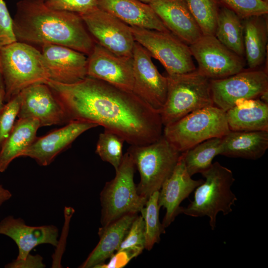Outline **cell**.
Returning a JSON list of instances; mask_svg holds the SVG:
<instances>
[{"instance_id":"e0dca14e","label":"cell","mask_w":268,"mask_h":268,"mask_svg":"<svg viewBox=\"0 0 268 268\" xmlns=\"http://www.w3.org/2000/svg\"><path fill=\"white\" fill-rule=\"evenodd\" d=\"M97 126L87 122L71 121L62 128L44 136L37 137L21 156L31 158L41 166H48L79 135Z\"/></svg>"},{"instance_id":"ee69618b","label":"cell","mask_w":268,"mask_h":268,"mask_svg":"<svg viewBox=\"0 0 268 268\" xmlns=\"http://www.w3.org/2000/svg\"></svg>"},{"instance_id":"7a4b0ae2","label":"cell","mask_w":268,"mask_h":268,"mask_svg":"<svg viewBox=\"0 0 268 268\" xmlns=\"http://www.w3.org/2000/svg\"><path fill=\"white\" fill-rule=\"evenodd\" d=\"M17 41L66 46L89 55L95 42L80 15L48 7L45 0H20L12 19Z\"/></svg>"},{"instance_id":"ba28073f","label":"cell","mask_w":268,"mask_h":268,"mask_svg":"<svg viewBox=\"0 0 268 268\" xmlns=\"http://www.w3.org/2000/svg\"><path fill=\"white\" fill-rule=\"evenodd\" d=\"M135 166L128 151L124 154L114 179L100 193L101 222L105 226L122 216L140 212L147 199L139 195L134 180Z\"/></svg>"},{"instance_id":"836d02e7","label":"cell","mask_w":268,"mask_h":268,"mask_svg":"<svg viewBox=\"0 0 268 268\" xmlns=\"http://www.w3.org/2000/svg\"><path fill=\"white\" fill-rule=\"evenodd\" d=\"M21 102L20 93L4 105L0 113V149L11 132L18 117Z\"/></svg>"},{"instance_id":"cb8c5ba5","label":"cell","mask_w":268,"mask_h":268,"mask_svg":"<svg viewBox=\"0 0 268 268\" xmlns=\"http://www.w3.org/2000/svg\"><path fill=\"white\" fill-rule=\"evenodd\" d=\"M226 116L231 131H268V104L259 98L238 101Z\"/></svg>"},{"instance_id":"30bf717a","label":"cell","mask_w":268,"mask_h":268,"mask_svg":"<svg viewBox=\"0 0 268 268\" xmlns=\"http://www.w3.org/2000/svg\"><path fill=\"white\" fill-rule=\"evenodd\" d=\"M197 70L210 80L224 78L244 70V58L222 44L213 35H202L189 45Z\"/></svg>"},{"instance_id":"5bb4252c","label":"cell","mask_w":268,"mask_h":268,"mask_svg":"<svg viewBox=\"0 0 268 268\" xmlns=\"http://www.w3.org/2000/svg\"><path fill=\"white\" fill-rule=\"evenodd\" d=\"M20 95L18 118L36 119L40 127L66 125L70 121L64 105L47 84L30 86Z\"/></svg>"},{"instance_id":"277c9868","label":"cell","mask_w":268,"mask_h":268,"mask_svg":"<svg viewBox=\"0 0 268 268\" xmlns=\"http://www.w3.org/2000/svg\"><path fill=\"white\" fill-rule=\"evenodd\" d=\"M201 174L205 180L196 188L194 200L187 207H182L181 213L195 217L207 216L214 230L218 213L229 214L237 200L231 190L235 179L232 171L218 162Z\"/></svg>"},{"instance_id":"9c48e42d","label":"cell","mask_w":268,"mask_h":268,"mask_svg":"<svg viewBox=\"0 0 268 268\" xmlns=\"http://www.w3.org/2000/svg\"><path fill=\"white\" fill-rule=\"evenodd\" d=\"M130 27L135 41L161 63L167 75L182 74L197 69L189 45L170 31Z\"/></svg>"},{"instance_id":"d6a6232c","label":"cell","mask_w":268,"mask_h":268,"mask_svg":"<svg viewBox=\"0 0 268 268\" xmlns=\"http://www.w3.org/2000/svg\"><path fill=\"white\" fill-rule=\"evenodd\" d=\"M241 19L268 13V3L262 0H218Z\"/></svg>"},{"instance_id":"b9f144b4","label":"cell","mask_w":268,"mask_h":268,"mask_svg":"<svg viewBox=\"0 0 268 268\" xmlns=\"http://www.w3.org/2000/svg\"><path fill=\"white\" fill-rule=\"evenodd\" d=\"M141 1H142L144 3L149 4L151 2H152L154 0H139Z\"/></svg>"},{"instance_id":"4fadbf2b","label":"cell","mask_w":268,"mask_h":268,"mask_svg":"<svg viewBox=\"0 0 268 268\" xmlns=\"http://www.w3.org/2000/svg\"><path fill=\"white\" fill-rule=\"evenodd\" d=\"M149 53L135 42L133 52L132 92L159 113L166 99L167 78L153 64Z\"/></svg>"},{"instance_id":"6da1fadb","label":"cell","mask_w":268,"mask_h":268,"mask_svg":"<svg viewBox=\"0 0 268 268\" xmlns=\"http://www.w3.org/2000/svg\"><path fill=\"white\" fill-rule=\"evenodd\" d=\"M70 121L101 126L131 145L152 143L163 135L159 113L132 91L87 76L72 84L47 82Z\"/></svg>"},{"instance_id":"e575fe53","label":"cell","mask_w":268,"mask_h":268,"mask_svg":"<svg viewBox=\"0 0 268 268\" xmlns=\"http://www.w3.org/2000/svg\"><path fill=\"white\" fill-rule=\"evenodd\" d=\"M49 7L82 14L97 7V0H45Z\"/></svg>"},{"instance_id":"9a60e30c","label":"cell","mask_w":268,"mask_h":268,"mask_svg":"<svg viewBox=\"0 0 268 268\" xmlns=\"http://www.w3.org/2000/svg\"><path fill=\"white\" fill-rule=\"evenodd\" d=\"M87 58V76L132 91L133 57L116 55L95 42Z\"/></svg>"},{"instance_id":"7402d4cb","label":"cell","mask_w":268,"mask_h":268,"mask_svg":"<svg viewBox=\"0 0 268 268\" xmlns=\"http://www.w3.org/2000/svg\"><path fill=\"white\" fill-rule=\"evenodd\" d=\"M137 215V213L128 214L100 227L99 242L79 268H97L104 264L116 252Z\"/></svg>"},{"instance_id":"ac0fdd59","label":"cell","mask_w":268,"mask_h":268,"mask_svg":"<svg viewBox=\"0 0 268 268\" xmlns=\"http://www.w3.org/2000/svg\"><path fill=\"white\" fill-rule=\"evenodd\" d=\"M203 180H194L187 171L184 154L182 152L169 177L164 181L159 191L158 202L166 209L162 225L168 227L181 213L180 204L187 198Z\"/></svg>"},{"instance_id":"603a6c76","label":"cell","mask_w":268,"mask_h":268,"mask_svg":"<svg viewBox=\"0 0 268 268\" xmlns=\"http://www.w3.org/2000/svg\"><path fill=\"white\" fill-rule=\"evenodd\" d=\"M268 148V131H231L222 137L220 155L257 160Z\"/></svg>"},{"instance_id":"d4e9b609","label":"cell","mask_w":268,"mask_h":268,"mask_svg":"<svg viewBox=\"0 0 268 268\" xmlns=\"http://www.w3.org/2000/svg\"><path fill=\"white\" fill-rule=\"evenodd\" d=\"M245 57L249 68L257 69L266 58L268 49V14L242 19Z\"/></svg>"},{"instance_id":"ffe728a7","label":"cell","mask_w":268,"mask_h":268,"mask_svg":"<svg viewBox=\"0 0 268 268\" xmlns=\"http://www.w3.org/2000/svg\"><path fill=\"white\" fill-rule=\"evenodd\" d=\"M149 4L168 30L188 45L203 35L186 0H154Z\"/></svg>"},{"instance_id":"4316f807","label":"cell","mask_w":268,"mask_h":268,"mask_svg":"<svg viewBox=\"0 0 268 268\" xmlns=\"http://www.w3.org/2000/svg\"><path fill=\"white\" fill-rule=\"evenodd\" d=\"M214 36L227 48L244 58L242 19L232 10L221 4Z\"/></svg>"},{"instance_id":"8992f818","label":"cell","mask_w":268,"mask_h":268,"mask_svg":"<svg viewBox=\"0 0 268 268\" xmlns=\"http://www.w3.org/2000/svg\"><path fill=\"white\" fill-rule=\"evenodd\" d=\"M128 151L140 174L137 193L146 199L159 191L173 172L181 153L163 135L149 144L131 145Z\"/></svg>"},{"instance_id":"60d3db41","label":"cell","mask_w":268,"mask_h":268,"mask_svg":"<svg viewBox=\"0 0 268 268\" xmlns=\"http://www.w3.org/2000/svg\"><path fill=\"white\" fill-rule=\"evenodd\" d=\"M0 89L1 90L4 92V85H3V79H2V73H1V69L0 54Z\"/></svg>"},{"instance_id":"d6986e66","label":"cell","mask_w":268,"mask_h":268,"mask_svg":"<svg viewBox=\"0 0 268 268\" xmlns=\"http://www.w3.org/2000/svg\"><path fill=\"white\" fill-rule=\"evenodd\" d=\"M0 234L12 239L17 246V260H24L37 246L47 244L57 247L59 229L53 225L30 226L21 218L8 215L0 221Z\"/></svg>"},{"instance_id":"83f0119b","label":"cell","mask_w":268,"mask_h":268,"mask_svg":"<svg viewBox=\"0 0 268 268\" xmlns=\"http://www.w3.org/2000/svg\"><path fill=\"white\" fill-rule=\"evenodd\" d=\"M222 137H214L203 141L183 152L186 168L192 176L201 173L212 165L214 158L220 155Z\"/></svg>"},{"instance_id":"5b68a950","label":"cell","mask_w":268,"mask_h":268,"mask_svg":"<svg viewBox=\"0 0 268 268\" xmlns=\"http://www.w3.org/2000/svg\"><path fill=\"white\" fill-rule=\"evenodd\" d=\"M166 76L167 97L159 112L164 127L194 111L214 105L210 80L197 69L189 73Z\"/></svg>"},{"instance_id":"3957f363","label":"cell","mask_w":268,"mask_h":268,"mask_svg":"<svg viewBox=\"0 0 268 268\" xmlns=\"http://www.w3.org/2000/svg\"><path fill=\"white\" fill-rule=\"evenodd\" d=\"M0 54L4 102L27 87L49 80L41 51L31 45L16 41L1 47Z\"/></svg>"},{"instance_id":"8fae6325","label":"cell","mask_w":268,"mask_h":268,"mask_svg":"<svg viewBox=\"0 0 268 268\" xmlns=\"http://www.w3.org/2000/svg\"><path fill=\"white\" fill-rule=\"evenodd\" d=\"M210 89L213 105L226 112L238 101L259 98L268 90V72L243 70L224 78L210 80Z\"/></svg>"},{"instance_id":"2e32d148","label":"cell","mask_w":268,"mask_h":268,"mask_svg":"<svg viewBox=\"0 0 268 268\" xmlns=\"http://www.w3.org/2000/svg\"><path fill=\"white\" fill-rule=\"evenodd\" d=\"M41 47L49 80L72 84L87 77L88 58L85 54L59 45L45 44Z\"/></svg>"},{"instance_id":"7bdbcfd3","label":"cell","mask_w":268,"mask_h":268,"mask_svg":"<svg viewBox=\"0 0 268 268\" xmlns=\"http://www.w3.org/2000/svg\"><path fill=\"white\" fill-rule=\"evenodd\" d=\"M262 0L265 2L268 3V0Z\"/></svg>"},{"instance_id":"44dd1931","label":"cell","mask_w":268,"mask_h":268,"mask_svg":"<svg viewBox=\"0 0 268 268\" xmlns=\"http://www.w3.org/2000/svg\"><path fill=\"white\" fill-rule=\"evenodd\" d=\"M97 4L130 26L169 31L150 5L139 0H97Z\"/></svg>"},{"instance_id":"484cf974","label":"cell","mask_w":268,"mask_h":268,"mask_svg":"<svg viewBox=\"0 0 268 268\" xmlns=\"http://www.w3.org/2000/svg\"><path fill=\"white\" fill-rule=\"evenodd\" d=\"M39 121L31 118H18L0 149V172H3L16 158L20 157L35 140Z\"/></svg>"},{"instance_id":"8d00e7d4","label":"cell","mask_w":268,"mask_h":268,"mask_svg":"<svg viewBox=\"0 0 268 268\" xmlns=\"http://www.w3.org/2000/svg\"><path fill=\"white\" fill-rule=\"evenodd\" d=\"M43 258L40 255H32L30 253L24 260L15 259L6 264V268H44Z\"/></svg>"},{"instance_id":"1f68e13d","label":"cell","mask_w":268,"mask_h":268,"mask_svg":"<svg viewBox=\"0 0 268 268\" xmlns=\"http://www.w3.org/2000/svg\"><path fill=\"white\" fill-rule=\"evenodd\" d=\"M144 249V223L141 215H137L116 252H125L132 259L139 255Z\"/></svg>"},{"instance_id":"f1b7e54d","label":"cell","mask_w":268,"mask_h":268,"mask_svg":"<svg viewBox=\"0 0 268 268\" xmlns=\"http://www.w3.org/2000/svg\"><path fill=\"white\" fill-rule=\"evenodd\" d=\"M158 195L159 191L153 193L140 211L144 223L145 249L148 251L159 242L160 235L165 233V228L159 220Z\"/></svg>"},{"instance_id":"4dcf8cb0","label":"cell","mask_w":268,"mask_h":268,"mask_svg":"<svg viewBox=\"0 0 268 268\" xmlns=\"http://www.w3.org/2000/svg\"><path fill=\"white\" fill-rule=\"evenodd\" d=\"M125 140L117 134L106 129L99 134L96 152L101 159L111 164L116 170L123 157Z\"/></svg>"},{"instance_id":"52a82bcc","label":"cell","mask_w":268,"mask_h":268,"mask_svg":"<svg viewBox=\"0 0 268 268\" xmlns=\"http://www.w3.org/2000/svg\"><path fill=\"white\" fill-rule=\"evenodd\" d=\"M230 131L226 112L211 105L164 127L163 135L182 153L207 139L222 137Z\"/></svg>"},{"instance_id":"7c38bea8","label":"cell","mask_w":268,"mask_h":268,"mask_svg":"<svg viewBox=\"0 0 268 268\" xmlns=\"http://www.w3.org/2000/svg\"><path fill=\"white\" fill-rule=\"evenodd\" d=\"M79 15L96 43L116 55L133 57L135 41L129 25L98 7Z\"/></svg>"},{"instance_id":"ab89813d","label":"cell","mask_w":268,"mask_h":268,"mask_svg":"<svg viewBox=\"0 0 268 268\" xmlns=\"http://www.w3.org/2000/svg\"><path fill=\"white\" fill-rule=\"evenodd\" d=\"M4 92L0 89V113L4 105Z\"/></svg>"},{"instance_id":"74e56055","label":"cell","mask_w":268,"mask_h":268,"mask_svg":"<svg viewBox=\"0 0 268 268\" xmlns=\"http://www.w3.org/2000/svg\"><path fill=\"white\" fill-rule=\"evenodd\" d=\"M12 197L11 193L0 184V206Z\"/></svg>"},{"instance_id":"d590c367","label":"cell","mask_w":268,"mask_h":268,"mask_svg":"<svg viewBox=\"0 0 268 268\" xmlns=\"http://www.w3.org/2000/svg\"><path fill=\"white\" fill-rule=\"evenodd\" d=\"M11 17L3 0H0V48L16 41Z\"/></svg>"},{"instance_id":"f546056e","label":"cell","mask_w":268,"mask_h":268,"mask_svg":"<svg viewBox=\"0 0 268 268\" xmlns=\"http://www.w3.org/2000/svg\"><path fill=\"white\" fill-rule=\"evenodd\" d=\"M203 35H213L220 3L218 0H186Z\"/></svg>"},{"instance_id":"f35d334b","label":"cell","mask_w":268,"mask_h":268,"mask_svg":"<svg viewBox=\"0 0 268 268\" xmlns=\"http://www.w3.org/2000/svg\"><path fill=\"white\" fill-rule=\"evenodd\" d=\"M259 99L265 103L268 104V90L264 92L260 96Z\"/></svg>"}]
</instances>
